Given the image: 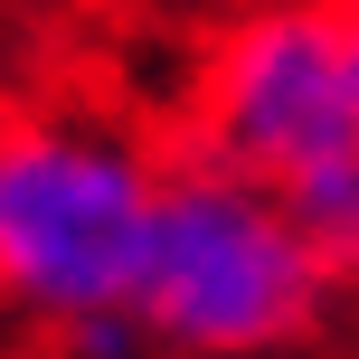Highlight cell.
<instances>
[{"mask_svg":"<svg viewBox=\"0 0 359 359\" xmlns=\"http://www.w3.org/2000/svg\"><path fill=\"white\" fill-rule=\"evenodd\" d=\"M331 312V274L303 246L293 208L255 180L170 151L151 208L133 322L170 359H274L303 350Z\"/></svg>","mask_w":359,"mask_h":359,"instance_id":"7a4b0ae2","label":"cell"},{"mask_svg":"<svg viewBox=\"0 0 359 359\" xmlns=\"http://www.w3.org/2000/svg\"><path fill=\"white\" fill-rule=\"evenodd\" d=\"M170 151L95 123L76 104H10L0 114V312L48 331H86L133 312L161 208Z\"/></svg>","mask_w":359,"mask_h":359,"instance_id":"6da1fadb","label":"cell"},{"mask_svg":"<svg viewBox=\"0 0 359 359\" xmlns=\"http://www.w3.org/2000/svg\"><path fill=\"white\" fill-rule=\"evenodd\" d=\"M341 29H350V67H359V10H341Z\"/></svg>","mask_w":359,"mask_h":359,"instance_id":"8992f818","label":"cell"},{"mask_svg":"<svg viewBox=\"0 0 359 359\" xmlns=\"http://www.w3.org/2000/svg\"><path fill=\"white\" fill-rule=\"evenodd\" d=\"M312 10H359V0H312Z\"/></svg>","mask_w":359,"mask_h":359,"instance_id":"52a82bcc","label":"cell"},{"mask_svg":"<svg viewBox=\"0 0 359 359\" xmlns=\"http://www.w3.org/2000/svg\"><path fill=\"white\" fill-rule=\"evenodd\" d=\"M170 151L217 161L274 198L359 161V67H350L341 10H312V0L227 10L189 57Z\"/></svg>","mask_w":359,"mask_h":359,"instance_id":"3957f363","label":"cell"},{"mask_svg":"<svg viewBox=\"0 0 359 359\" xmlns=\"http://www.w3.org/2000/svg\"><path fill=\"white\" fill-rule=\"evenodd\" d=\"M284 208H293V227H303V246L322 255L331 293H359V161L322 170V180H303Z\"/></svg>","mask_w":359,"mask_h":359,"instance_id":"277c9868","label":"cell"},{"mask_svg":"<svg viewBox=\"0 0 359 359\" xmlns=\"http://www.w3.org/2000/svg\"><path fill=\"white\" fill-rule=\"evenodd\" d=\"M19 104V95H10V48H0V114H10Z\"/></svg>","mask_w":359,"mask_h":359,"instance_id":"5b68a950","label":"cell"}]
</instances>
